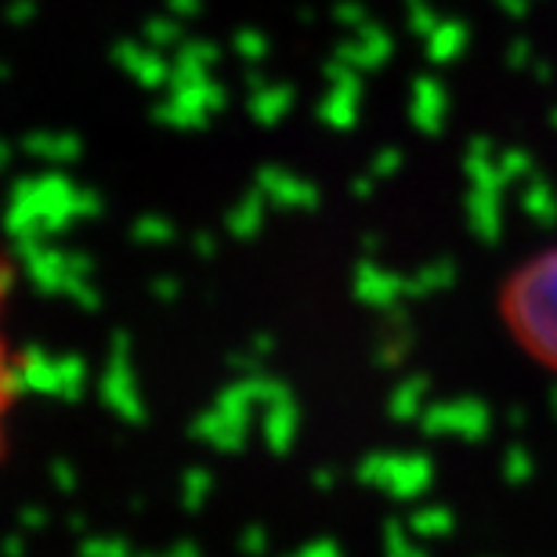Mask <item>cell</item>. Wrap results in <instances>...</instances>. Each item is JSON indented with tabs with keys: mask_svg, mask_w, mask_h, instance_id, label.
Returning a JSON list of instances; mask_svg holds the SVG:
<instances>
[{
	"mask_svg": "<svg viewBox=\"0 0 557 557\" xmlns=\"http://www.w3.org/2000/svg\"><path fill=\"white\" fill-rule=\"evenodd\" d=\"M499 319L529 359L557 370V247L521 261L507 275Z\"/></svg>",
	"mask_w": 557,
	"mask_h": 557,
	"instance_id": "1",
	"label": "cell"
},
{
	"mask_svg": "<svg viewBox=\"0 0 557 557\" xmlns=\"http://www.w3.org/2000/svg\"><path fill=\"white\" fill-rule=\"evenodd\" d=\"M22 261L8 239H0V463L15 449L22 417L33 398V355L18 326Z\"/></svg>",
	"mask_w": 557,
	"mask_h": 557,
	"instance_id": "2",
	"label": "cell"
}]
</instances>
